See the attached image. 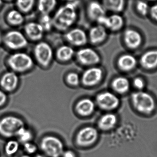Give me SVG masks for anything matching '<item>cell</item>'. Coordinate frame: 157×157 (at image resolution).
Instances as JSON below:
<instances>
[{
    "label": "cell",
    "instance_id": "7bdbcfd3",
    "mask_svg": "<svg viewBox=\"0 0 157 157\" xmlns=\"http://www.w3.org/2000/svg\"><path fill=\"white\" fill-rule=\"evenodd\" d=\"M3 4V1L2 0H0V8L2 7V6Z\"/></svg>",
    "mask_w": 157,
    "mask_h": 157
},
{
    "label": "cell",
    "instance_id": "7402d4cb",
    "mask_svg": "<svg viewBox=\"0 0 157 157\" xmlns=\"http://www.w3.org/2000/svg\"><path fill=\"white\" fill-rule=\"evenodd\" d=\"M117 118L112 113H107L100 118L98 123V126L100 130L108 131L114 128L117 124Z\"/></svg>",
    "mask_w": 157,
    "mask_h": 157
},
{
    "label": "cell",
    "instance_id": "b9f144b4",
    "mask_svg": "<svg viewBox=\"0 0 157 157\" xmlns=\"http://www.w3.org/2000/svg\"><path fill=\"white\" fill-rule=\"evenodd\" d=\"M146 1H147V2H154L155 3L157 2V0H146Z\"/></svg>",
    "mask_w": 157,
    "mask_h": 157
},
{
    "label": "cell",
    "instance_id": "52a82bcc",
    "mask_svg": "<svg viewBox=\"0 0 157 157\" xmlns=\"http://www.w3.org/2000/svg\"><path fill=\"white\" fill-rule=\"evenodd\" d=\"M2 42L6 47L12 50L23 48L28 43L25 36L17 30H11L5 34L3 37Z\"/></svg>",
    "mask_w": 157,
    "mask_h": 157
},
{
    "label": "cell",
    "instance_id": "d590c367",
    "mask_svg": "<svg viewBox=\"0 0 157 157\" xmlns=\"http://www.w3.org/2000/svg\"><path fill=\"white\" fill-rule=\"evenodd\" d=\"M133 85L135 87L139 90H142L145 86L144 82L142 78H136L133 80Z\"/></svg>",
    "mask_w": 157,
    "mask_h": 157
},
{
    "label": "cell",
    "instance_id": "ac0fdd59",
    "mask_svg": "<svg viewBox=\"0 0 157 157\" xmlns=\"http://www.w3.org/2000/svg\"><path fill=\"white\" fill-rule=\"evenodd\" d=\"M25 30L29 38L33 40H40L43 36L44 30L40 23L30 22L25 27Z\"/></svg>",
    "mask_w": 157,
    "mask_h": 157
},
{
    "label": "cell",
    "instance_id": "e575fe53",
    "mask_svg": "<svg viewBox=\"0 0 157 157\" xmlns=\"http://www.w3.org/2000/svg\"><path fill=\"white\" fill-rule=\"evenodd\" d=\"M149 15L153 20L157 22V2L150 6Z\"/></svg>",
    "mask_w": 157,
    "mask_h": 157
},
{
    "label": "cell",
    "instance_id": "ee69618b",
    "mask_svg": "<svg viewBox=\"0 0 157 157\" xmlns=\"http://www.w3.org/2000/svg\"><path fill=\"white\" fill-rule=\"evenodd\" d=\"M65 1H68V2H73L74 0H65Z\"/></svg>",
    "mask_w": 157,
    "mask_h": 157
},
{
    "label": "cell",
    "instance_id": "f1b7e54d",
    "mask_svg": "<svg viewBox=\"0 0 157 157\" xmlns=\"http://www.w3.org/2000/svg\"><path fill=\"white\" fill-rule=\"evenodd\" d=\"M74 54V51L72 47L68 46H63L58 49L57 57L62 61H68L72 59Z\"/></svg>",
    "mask_w": 157,
    "mask_h": 157
},
{
    "label": "cell",
    "instance_id": "d4e9b609",
    "mask_svg": "<svg viewBox=\"0 0 157 157\" xmlns=\"http://www.w3.org/2000/svg\"><path fill=\"white\" fill-rule=\"evenodd\" d=\"M6 20L9 25L17 26L21 25L24 21V17L21 12L16 10H12L7 13Z\"/></svg>",
    "mask_w": 157,
    "mask_h": 157
},
{
    "label": "cell",
    "instance_id": "1f68e13d",
    "mask_svg": "<svg viewBox=\"0 0 157 157\" xmlns=\"http://www.w3.org/2000/svg\"><path fill=\"white\" fill-rule=\"evenodd\" d=\"M23 148L25 154L31 156L36 155L39 147L33 142H30L23 144Z\"/></svg>",
    "mask_w": 157,
    "mask_h": 157
},
{
    "label": "cell",
    "instance_id": "f6af8a7d",
    "mask_svg": "<svg viewBox=\"0 0 157 157\" xmlns=\"http://www.w3.org/2000/svg\"><path fill=\"white\" fill-rule=\"evenodd\" d=\"M2 1H5L6 2H11V1H13V0H2Z\"/></svg>",
    "mask_w": 157,
    "mask_h": 157
},
{
    "label": "cell",
    "instance_id": "7c38bea8",
    "mask_svg": "<svg viewBox=\"0 0 157 157\" xmlns=\"http://www.w3.org/2000/svg\"><path fill=\"white\" fill-rule=\"evenodd\" d=\"M107 10L101 2L91 1L87 6V14L92 21L97 23L100 19L107 15Z\"/></svg>",
    "mask_w": 157,
    "mask_h": 157
},
{
    "label": "cell",
    "instance_id": "5b68a950",
    "mask_svg": "<svg viewBox=\"0 0 157 157\" xmlns=\"http://www.w3.org/2000/svg\"><path fill=\"white\" fill-rule=\"evenodd\" d=\"M7 63L14 71L23 72L32 68L33 61L28 54L24 52H17L8 58Z\"/></svg>",
    "mask_w": 157,
    "mask_h": 157
},
{
    "label": "cell",
    "instance_id": "8fae6325",
    "mask_svg": "<svg viewBox=\"0 0 157 157\" xmlns=\"http://www.w3.org/2000/svg\"><path fill=\"white\" fill-rule=\"evenodd\" d=\"M77 58L79 62L84 65L97 64L100 60L98 54L90 48H84L80 50L77 52Z\"/></svg>",
    "mask_w": 157,
    "mask_h": 157
},
{
    "label": "cell",
    "instance_id": "2e32d148",
    "mask_svg": "<svg viewBox=\"0 0 157 157\" xmlns=\"http://www.w3.org/2000/svg\"><path fill=\"white\" fill-rule=\"evenodd\" d=\"M18 77L14 72H7L4 74L0 79V86L5 91H11L17 86Z\"/></svg>",
    "mask_w": 157,
    "mask_h": 157
},
{
    "label": "cell",
    "instance_id": "603a6c76",
    "mask_svg": "<svg viewBox=\"0 0 157 157\" xmlns=\"http://www.w3.org/2000/svg\"><path fill=\"white\" fill-rule=\"evenodd\" d=\"M118 64L121 70L124 71H129L135 67L136 60L132 55L124 54L119 58Z\"/></svg>",
    "mask_w": 157,
    "mask_h": 157
},
{
    "label": "cell",
    "instance_id": "83f0119b",
    "mask_svg": "<svg viewBox=\"0 0 157 157\" xmlns=\"http://www.w3.org/2000/svg\"><path fill=\"white\" fill-rule=\"evenodd\" d=\"M16 137L20 144H24L26 143L32 142L33 134L31 130L24 126L19 130Z\"/></svg>",
    "mask_w": 157,
    "mask_h": 157
},
{
    "label": "cell",
    "instance_id": "836d02e7",
    "mask_svg": "<svg viewBox=\"0 0 157 157\" xmlns=\"http://www.w3.org/2000/svg\"><path fill=\"white\" fill-rule=\"evenodd\" d=\"M66 79L68 83L73 86H77L80 82L79 75L74 72L69 73L66 77Z\"/></svg>",
    "mask_w": 157,
    "mask_h": 157
},
{
    "label": "cell",
    "instance_id": "ab89813d",
    "mask_svg": "<svg viewBox=\"0 0 157 157\" xmlns=\"http://www.w3.org/2000/svg\"><path fill=\"white\" fill-rule=\"evenodd\" d=\"M3 37V36H2V33H1V31H0V44L2 42Z\"/></svg>",
    "mask_w": 157,
    "mask_h": 157
},
{
    "label": "cell",
    "instance_id": "277c9868",
    "mask_svg": "<svg viewBox=\"0 0 157 157\" xmlns=\"http://www.w3.org/2000/svg\"><path fill=\"white\" fill-rule=\"evenodd\" d=\"M131 101L135 109L142 113L149 114L154 110L155 107L153 97L144 91H139L133 93Z\"/></svg>",
    "mask_w": 157,
    "mask_h": 157
},
{
    "label": "cell",
    "instance_id": "74e56055",
    "mask_svg": "<svg viewBox=\"0 0 157 157\" xmlns=\"http://www.w3.org/2000/svg\"><path fill=\"white\" fill-rule=\"evenodd\" d=\"M61 157H77L74 151L71 149H65Z\"/></svg>",
    "mask_w": 157,
    "mask_h": 157
},
{
    "label": "cell",
    "instance_id": "44dd1931",
    "mask_svg": "<svg viewBox=\"0 0 157 157\" xmlns=\"http://www.w3.org/2000/svg\"><path fill=\"white\" fill-rule=\"evenodd\" d=\"M141 65L145 69H154L157 66V50L145 52L140 59Z\"/></svg>",
    "mask_w": 157,
    "mask_h": 157
},
{
    "label": "cell",
    "instance_id": "ba28073f",
    "mask_svg": "<svg viewBox=\"0 0 157 157\" xmlns=\"http://www.w3.org/2000/svg\"><path fill=\"white\" fill-rule=\"evenodd\" d=\"M97 24L103 26L107 30L116 32L124 27L125 20L120 13H112L102 17L99 21Z\"/></svg>",
    "mask_w": 157,
    "mask_h": 157
},
{
    "label": "cell",
    "instance_id": "484cf974",
    "mask_svg": "<svg viewBox=\"0 0 157 157\" xmlns=\"http://www.w3.org/2000/svg\"><path fill=\"white\" fill-rule=\"evenodd\" d=\"M57 0H39L38 9L42 14H49L55 8Z\"/></svg>",
    "mask_w": 157,
    "mask_h": 157
},
{
    "label": "cell",
    "instance_id": "30bf717a",
    "mask_svg": "<svg viewBox=\"0 0 157 157\" xmlns=\"http://www.w3.org/2000/svg\"><path fill=\"white\" fill-rule=\"evenodd\" d=\"M97 104L100 108L105 110H112L117 108L120 104L119 98L113 93L102 92L96 97Z\"/></svg>",
    "mask_w": 157,
    "mask_h": 157
},
{
    "label": "cell",
    "instance_id": "4dcf8cb0",
    "mask_svg": "<svg viewBox=\"0 0 157 157\" xmlns=\"http://www.w3.org/2000/svg\"><path fill=\"white\" fill-rule=\"evenodd\" d=\"M35 3V0H17L16 4L20 12L27 13L31 11Z\"/></svg>",
    "mask_w": 157,
    "mask_h": 157
},
{
    "label": "cell",
    "instance_id": "4fadbf2b",
    "mask_svg": "<svg viewBox=\"0 0 157 157\" xmlns=\"http://www.w3.org/2000/svg\"><path fill=\"white\" fill-rule=\"evenodd\" d=\"M103 72L101 69L93 67L88 69L84 72L82 76L83 84L88 86H92L100 82L102 78Z\"/></svg>",
    "mask_w": 157,
    "mask_h": 157
},
{
    "label": "cell",
    "instance_id": "ffe728a7",
    "mask_svg": "<svg viewBox=\"0 0 157 157\" xmlns=\"http://www.w3.org/2000/svg\"><path fill=\"white\" fill-rule=\"evenodd\" d=\"M95 103L90 99L84 98L78 101L76 105V110L80 115L87 116L95 110Z\"/></svg>",
    "mask_w": 157,
    "mask_h": 157
},
{
    "label": "cell",
    "instance_id": "cb8c5ba5",
    "mask_svg": "<svg viewBox=\"0 0 157 157\" xmlns=\"http://www.w3.org/2000/svg\"><path fill=\"white\" fill-rule=\"evenodd\" d=\"M112 87L114 91L120 94H124L129 90L130 82L127 78L119 77L115 78L112 82Z\"/></svg>",
    "mask_w": 157,
    "mask_h": 157
},
{
    "label": "cell",
    "instance_id": "4316f807",
    "mask_svg": "<svg viewBox=\"0 0 157 157\" xmlns=\"http://www.w3.org/2000/svg\"><path fill=\"white\" fill-rule=\"evenodd\" d=\"M20 147V143L17 139H9L5 145V153L8 156H14L18 153Z\"/></svg>",
    "mask_w": 157,
    "mask_h": 157
},
{
    "label": "cell",
    "instance_id": "8d00e7d4",
    "mask_svg": "<svg viewBox=\"0 0 157 157\" xmlns=\"http://www.w3.org/2000/svg\"><path fill=\"white\" fill-rule=\"evenodd\" d=\"M7 101V95L2 89L0 88V107L3 106Z\"/></svg>",
    "mask_w": 157,
    "mask_h": 157
},
{
    "label": "cell",
    "instance_id": "9a60e30c",
    "mask_svg": "<svg viewBox=\"0 0 157 157\" xmlns=\"http://www.w3.org/2000/svg\"><path fill=\"white\" fill-rule=\"evenodd\" d=\"M124 40L128 48L135 49L141 45L143 40L142 35L137 30L128 29L124 33Z\"/></svg>",
    "mask_w": 157,
    "mask_h": 157
},
{
    "label": "cell",
    "instance_id": "3957f363",
    "mask_svg": "<svg viewBox=\"0 0 157 157\" xmlns=\"http://www.w3.org/2000/svg\"><path fill=\"white\" fill-rule=\"evenodd\" d=\"M25 126V123L20 118L6 116L0 120V135L4 138L13 139L16 137L18 131Z\"/></svg>",
    "mask_w": 157,
    "mask_h": 157
},
{
    "label": "cell",
    "instance_id": "9c48e42d",
    "mask_svg": "<svg viewBox=\"0 0 157 157\" xmlns=\"http://www.w3.org/2000/svg\"><path fill=\"white\" fill-rule=\"evenodd\" d=\"M34 54L39 63L43 66L49 65L53 57L51 47L45 42H41L36 45L34 49Z\"/></svg>",
    "mask_w": 157,
    "mask_h": 157
},
{
    "label": "cell",
    "instance_id": "6da1fadb",
    "mask_svg": "<svg viewBox=\"0 0 157 157\" xmlns=\"http://www.w3.org/2000/svg\"><path fill=\"white\" fill-rule=\"evenodd\" d=\"M77 18L76 4L71 2L58 9L52 19L53 25L56 29L64 31L72 26Z\"/></svg>",
    "mask_w": 157,
    "mask_h": 157
},
{
    "label": "cell",
    "instance_id": "5bb4252c",
    "mask_svg": "<svg viewBox=\"0 0 157 157\" xmlns=\"http://www.w3.org/2000/svg\"><path fill=\"white\" fill-rule=\"evenodd\" d=\"M66 40L75 46L85 45L87 41V36L85 31L81 29L75 28L71 29L65 34Z\"/></svg>",
    "mask_w": 157,
    "mask_h": 157
},
{
    "label": "cell",
    "instance_id": "d6986e66",
    "mask_svg": "<svg viewBox=\"0 0 157 157\" xmlns=\"http://www.w3.org/2000/svg\"><path fill=\"white\" fill-rule=\"evenodd\" d=\"M101 2L107 11L111 13H121L126 6V0H101Z\"/></svg>",
    "mask_w": 157,
    "mask_h": 157
},
{
    "label": "cell",
    "instance_id": "60d3db41",
    "mask_svg": "<svg viewBox=\"0 0 157 157\" xmlns=\"http://www.w3.org/2000/svg\"><path fill=\"white\" fill-rule=\"evenodd\" d=\"M19 157H32L31 156L29 155H26V154H25V155H22L20 156Z\"/></svg>",
    "mask_w": 157,
    "mask_h": 157
},
{
    "label": "cell",
    "instance_id": "7a4b0ae2",
    "mask_svg": "<svg viewBox=\"0 0 157 157\" xmlns=\"http://www.w3.org/2000/svg\"><path fill=\"white\" fill-rule=\"evenodd\" d=\"M38 147L47 157H61L65 150L63 142L53 135L46 136L41 138Z\"/></svg>",
    "mask_w": 157,
    "mask_h": 157
},
{
    "label": "cell",
    "instance_id": "f35d334b",
    "mask_svg": "<svg viewBox=\"0 0 157 157\" xmlns=\"http://www.w3.org/2000/svg\"><path fill=\"white\" fill-rule=\"evenodd\" d=\"M34 157H47L45 156L43 154H36V155Z\"/></svg>",
    "mask_w": 157,
    "mask_h": 157
},
{
    "label": "cell",
    "instance_id": "d6a6232c",
    "mask_svg": "<svg viewBox=\"0 0 157 157\" xmlns=\"http://www.w3.org/2000/svg\"><path fill=\"white\" fill-rule=\"evenodd\" d=\"M40 24L43 28L44 31H49L53 26L52 19L50 17L49 14H42V16L41 17Z\"/></svg>",
    "mask_w": 157,
    "mask_h": 157
},
{
    "label": "cell",
    "instance_id": "8992f818",
    "mask_svg": "<svg viewBox=\"0 0 157 157\" xmlns=\"http://www.w3.org/2000/svg\"><path fill=\"white\" fill-rule=\"evenodd\" d=\"M98 136V132L96 128L86 126L78 131L76 136L75 143L79 147H89L96 143Z\"/></svg>",
    "mask_w": 157,
    "mask_h": 157
},
{
    "label": "cell",
    "instance_id": "f546056e",
    "mask_svg": "<svg viewBox=\"0 0 157 157\" xmlns=\"http://www.w3.org/2000/svg\"><path fill=\"white\" fill-rule=\"evenodd\" d=\"M150 9V6L146 0H137L135 2V11L141 16L149 15Z\"/></svg>",
    "mask_w": 157,
    "mask_h": 157
},
{
    "label": "cell",
    "instance_id": "e0dca14e",
    "mask_svg": "<svg viewBox=\"0 0 157 157\" xmlns=\"http://www.w3.org/2000/svg\"><path fill=\"white\" fill-rule=\"evenodd\" d=\"M108 30L101 25H97L91 28L89 32L90 41L93 44L101 43L106 40Z\"/></svg>",
    "mask_w": 157,
    "mask_h": 157
}]
</instances>
